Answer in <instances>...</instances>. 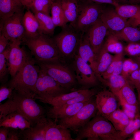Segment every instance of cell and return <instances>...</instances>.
<instances>
[{
    "mask_svg": "<svg viewBox=\"0 0 140 140\" xmlns=\"http://www.w3.org/2000/svg\"><path fill=\"white\" fill-rule=\"evenodd\" d=\"M140 68V65L136 62L128 58L124 60L121 74L127 79L130 74Z\"/></svg>",
    "mask_w": 140,
    "mask_h": 140,
    "instance_id": "cell-37",
    "label": "cell"
},
{
    "mask_svg": "<svg viewBox=\"0 0 140 140\" xmlns=\"http://www.w3.org/2000/svg\"><path fill=\"white\" fill-rule=\"evenodd\" d=\"M23 10L16 13L0 23V33L9 40H22L25 30L23 23Z\"/></svg>",
    "mask_w": 140,
    "mask_h": 140,
    "instance_id": "cell-11",
    "label": "cell"
},
{
    "mask_svg": "<svg viewBox=\"0 0 140 140\" xmlns=\"http://www.w3.org/2000/svg\"><path fill=\"white\" fill-rule=\"evenodd\" d=\"M107 36L106 39L103 46L107 51L115 54L123 53L124 48L117 37L108 31Z\"/></svg>",
    "mask_w": 140,
    "mask_h": 140,
    "instance_id": "cell-33",
    "label": "cell"
},
{
    "mask_svg": "<svg viewBox=\"0 0 140 140\" xmlns=\"http://www.w3.org/2000/svg\"><path fill=\"white\" fill-rule=\"evenodd\" d=\"M114 56L107 51L103 45L96 55V75L100 82L102 79V74L111 64Z\"/></svg>",
    "mask_w": 140,
    "mask_h": 140,
    "instance_id": "cell-24",
    "label": "cell"
},
{
    "mask_svg": "<svg viewBox=\"0 0 140 140\" xmlns=\"http://www.w3.org/2000/svg\"><path fill=\"white\" fill-rule=\"evenodd\" d=\"M36 62L41 69L63 88L71 91L82 89L68 64L60 61Z\"/></svg>",
    "mask_w": 140,
    "mask_h": 140,
    "instance_id": "cell-6",
    "label": "cell"
},
{
    "mask_svg": "<svg viewBox=\"0 0 140 140\" xmlns=\"http://www.w3.org/2000/svg\"><path fill=\"white\" fill-rule=\"evenodd\" d=\"M138 94V101L139 104L140 105V88L136 89Z\"/></svg>",
    "mask_w": 140,
    "mask_h": 140,
    "instance_id": "cell-51",
    "label": "cell"
},
{
    "mask_svg": "<svg viewBox=\"0 0 140 140\" xmlns=\"http://www.w3.org/2000/svg\"><path fill=\"white\" fill-rule=\"evenodd\" d=\"M123 58L119 60L111 75L121 74L123 68Z\"/></svg>",
    "mask_w": 140,
    "mask_h": 140,
    "instance_id": "cell-46",
    "label": "cell"
},
{
    "mask_svg": "<svg viewBox=\"0 0 140 140\" xmlns=\"http://www.w3.org/2000/svg\"><path fill=\"white\" fill-rule=\"evenodd\" d=\"M76 134L75 140H122L119 131L109 121L97 113Z\"/></svg>",
    "mask_w": 140,
    "mask_h": 140,
    "instance_id": "cell-3",
    "label": "cell"
},
{
    "mask_svg": "<svg viewBox=\"0 0 140 140\" xmlns=\"http://www.w3.org/2000/svg\"><path fill=\"white\" fill-rule=\"evenodd\" d=\"M127 79L129 83L134 87L140 80V68L131 73Z\"/></svg>",
    "mask_w": 140,
    "mask_h": 140,
    "instance_id": "cell-41",
    "label": "cell"
},
{
    "mask_svg": "<svg viewBox=\"0 0 140 140\" xmlns=\"http://www.w3.org/2000/svg\"><path fill=\"white\" fill-rule=\"evenodd\" d=\"M22 43L30 50L37 61H60L64 62L51 36L39 33L32 38L24 37Z\"/></svg>",
    "mask_w": 140,
    "mask_h": 140,
    "instance_id": "cell-4",
    "label": "cell"
},
{
    "mask_svg": "<svg viewBox=\"0 0 140 140\" xmlns=\"http://www.w3.org/2000/svg\"><path fill=\"white\" fill-rule=\"evenodd\" d=\"M124 51L130 56H138L140 55V43H129L124 48Z\"/></svg>",
    "mask_w": 140,
    "mask_h": 140,
    "instance_id": "cell-39",
    "label": "cell"
},
{
    "mask_svg": "<svg viewBox=\"0 0 140 140\" xmlns=\"http://www.w3.org/2000/svg\"><path fill=\"white\" fill-rule=\"evenodd\" d=\"M51 12V18L56 27H62L67 24L68 22L62 8L60 0L52 2Z\"/></svg>",
    "mask_w": 140,
    "mask_h": 140,
    "instance_id": "cell-31",
    "label": "cell"
},
{
    "mask_svg": "<svg viewBox=\"0 0 140 140\" xmlns=\"http://www.w3.org/2000/svg\"><path fill=\"white\" fill-rule=\"evenodd\" d=\"M133 134V137L129 140H140V130L136 131Z\"/></svg>",
    "mask_w": 140,
    "mask_h": 140,
    "instance_id": "cell-49",
    "label": "cell"
},
{
    "mask_svg": "<svg viewBox=\"0 0 140 140\" xmlns=\"http://www.w3.org/2000/svg\"><path fill=\"white\" fill-rule=\"evenodd\" d=\"M48 120L49 118L47 117L34 126L20 130L21 140H45V129Z\"/></svg>",
    "mask_w": 140,
    "mask_h": 140,
    "instance_id": "cell-20",
    "label": "cell"
},
{
    "mask_svg": "<svg viewBox=\"0 0 140 140\" xmlns=\"http://www.w3.org/2000/svg\"><path fill=\"white\" fill-rule=\"evenodd\" d=\"M97 113L106 118L118 108V100L116 95L109 90H99L95 95Z\"/></svg>",
    "mask_w": 140,
    "mask_h": 140,
    "instance_id": "cell-13",
    "label": "cell"
},
{
    "mask_svg": "<svg viewBox=\"0 0 140 140\" xmlns=\"http://www.w3.org/2000/svg\"><path fill=\"white\" fill-rule=\"evenodd\" d=\"M140 6V4H139V5Z\"/></svg>",
    "mask_w": 140,
    "mask_h": 140,
    "instance_id": "cell-55",
    "label": "cell"
},
{
    "mask_svg": "<svg viewBox=\"0 0 140 140\" xmlns=\"http://www.w3.org/2000/svg\"><path fill=\"white\" fill-rule=\"evenodd\" d=\"M100 19L110 32L115 33L121 31L128 22L116 12L115 9L106 6L103 9Z\"/></svg>",
    "mask_w": 140,
    "mask_h": 140,
    "instance_id": "cell-15",
    "label": "cell"
},
{
    "mask_svg": "<svg viewBox=\"0 0 140 140\" xmlns=\"http://www.w3.org/2000/svg\"><path fill=\"white\" fill-rule=\"evenodd\" d=\"M23 23L25 30L24 37L32 38L39 33L38 21L34 14L29 9L24 14Z\"/></svg>",
    "mask_w": 140,
    "mask_h": 140,
    "instance_id": "cell-23",
    "label": "cell"
},
{
    "mask_svg": "<svg viewBox=\"0 0 140 140\" xmlns=\"http://www.w3.org/2000/svg\"><path fill=\"white\" fill-rule=\"evenodd\" d=\"M78 1H88L99 4H107L111 5L115 7L119 4L114 0H77Z\"/></svg>",
    "mask_w": 140,
    "mask_h": 140,
    "instance_id": "cell-44",
    "label": "cell"
},
{
    "mask_svg": "<svg viewBox=\"0 0 140 140\" xmlns=\"http://www.w3.org/2000/svg\"><path fill=\"white\" fill-rule=\"evenodd\" d=\"M49 118L45 129V140H75L72 137L70 130Z\"/></svg>",
    "mask_w": 140,
    "mask_h": 140,
    "instance_id": "cell-17",
    "label": "cell"
},
{
    "mask_svg": "<svg viewBox=\"0 0 140 140\" xmlns=\"http://www.w3.org/2000/svg\"><path fill=\"white\" fill-rule=\"evenodd\" d=\"M74 74L76 80L83 89L99 87L101 83L91 67L77 54L68 64Z\"/></svg>",
    "mask_w": 140,
    "mask_h": 140,
    "instance_id": "cell-8",
    "label": "cell"
},
{
    "mask_svg": "<svg viewBox=\"0 0 140 140\" xmlns=\"http://www.w3.org/2000/svg\"><path fill=\"white\" fill-rule=\"evenodd\" d=\"M40 71L35 59L29 54L24 64L7 84L19 94L34 99L35 86Z\"/></svg>",
    "mask_w": 140,
    "mask_h": 140,
    "instance_id": "cell-2",
    "label": "cell"
},
{
    "mask_svg": "<svg viewBox=\"0 0 140 140\" xmlns=\"http://www.w3.org/2000/svg\"><path fill=\"white\" fill-rule=\"evenodd\" d=\"M10 128L2 127L0 128V140H7Z\"/></svg>",
    "mask_w": 140,
    "mask_h": 140,
    "instance_id": "cell-45",
    "label": "cell"
},
{
    "mask_svg": "<svg viewBox=\"0 0 140 140\" xmlns=\"http://www.w3.org/2000/svg\"><path fill=\"white\" fill-rule=\"evenodd\" d=\"M134 19L135 20L137 23L140 25V11L138 15Z\"/></svg>",
    "mask_w": 140,
    "mask_h": 140,
    "instance_id": "cell-50",
    "label": "cell"
},
{
    "mask_svg": "<svg viewBox=\"0 0 140 140\" xmlns=\"http://www.w3.org/2000/svg\"><path fill=\"white\" fill-rule=\"evenodd\" d=\"M115 8L117 13L127 20L129 18L134 19L140 11V6L138 4H119Z\"/></svg>",
    "mask_w": 140,
    "mask_h": 140,
    "instance_id": "cell-32",
    "label": "cell"
},
{
    "mask_svg": "<svg viewBox=\"0 0 140 140\" xmlns=\"http://www.w3.org/2000/svg\"><path fill=\"white\" fill-rule=\"evenodd\" d=\"M132 85L128 82L117 94L120 103H126L135 105L139 104Z\"/></svg>",
    "mask_w": 140,
    "mask_h": 140,
    "instance_id": "cell-30",
    "label": "cell"
},
{
    "mask_svg": "<svg viewBox=\"0 0 140 140\" xmlns=\"http://www.w3.org/2000/svg\"><path fill=\"white\" fill-rule=\"evenodd\" d=\"M90 100L66 106L49 107L46 111V116L57 123L59 120L70 117L75 115Z\"/></svg>",
    "mask_w": 140,
    "mask_h": 140,
    "instance_id": "cell-16",
    "label": "cell"
},
{
    "mask_svg": "<svg viewBox=\"0 0 140 140\" xmlns=\"http://www.w3.org/2000/svg\"><path fill=\"white\" fill-rule=\"evenodd\" d=\"M21 140L20 130L10 128L7 140Z\"/></svg>",
    "mask_w": 140,
    "mask_h": 140,
    "instance_id": "cell-42",
    "label": "cell"
},
{
    "mask_svg": "<svg viewBox=\"0 0 140 140\" xmlns=\"http://www.w3.org/2000/svg\"><path fill=\"white\" fill-rule=\"evenodd\" d=\"M33 98L21 95L14 90L12 96L0 105V119L11 113L17 112L25 117L31 127L46 117V111Z\"/></svg>",
    "mask_w": 140,
    "mask_h": 140,
    "instance_id": "cell-1",
    "label": "cell"
},
{
    "mask_svg": "<svg viewBox=\"0 0 140 140\" xmlns=\"http://www.w3.org/2000/svg\"><path fill=\"white\" fill-rule=\"evenodd\" d=\"M22 40L17 39L9 41L10 51L8 60L9 74L13 77L22 67L29 54L20 47Z\"/></svg>",
    "mask_w": 140,
    "mask_h": 140,
    "instance_id": "cell-12",
    "label": "cell"
},
{
    "mask_svg": "<svg viewBox=\"0 0 140 140\" xmlns=\"http://www.w3.org/2000/svg\"><path fill=\"white\" fill-rule=\"evenodd\" d=\"M10 51L9 45L5 50L0 53V82L1 84L7 83L9 73L8 60Z\"/></svg>",
    "mask_w": 140,
    "mask_h": 140,
    "instance_id": "cell-34",
    "label": "cell"
},
{
    "mask_svg": "<svg viewBox=\"0 0 140 140\" xmlns=\"http://www.w3.org/2000/svg\"><path fill=\"white\" fill-rule=\"evenodd\" d=\"M61 28V32L53 38L62 60L68 64L78 54L80 41L84 34L70 24Z\"/></svg>",
    "mask_w": 140,
    "mask_h": 140,
    "instance_id": "cell-5",
    "label": "cell"
},
{
    "mask_svg": "<svg viewBox=\"0 0 140 140\" xmlns=\"http://www.w3.org/2000/svg\"><path fill=\"white\" fill-rule=\"evenodd\" d=\"M108 33L107 28L100 19L84 33L96 55L102 47Z\"/></svg>",
    "mask_w": 140,
    "mask_h": 140,
    "instance_id": "cell-14",
    "label": "cell"
},
{
    "mask_svg": "<svg viewBox=\"0 0 140 140\" xmlns=\"http://www.w3.org/2000/svg\"><path fill=\"white\" fill-rule=\"evenodd\" d=\"M57 0H51V1L52 2H54L55 1Z\"/></svg>",
    "mask_w": 140,
    "mask_h": 140,
    "instance_id": "cell-54",
    "label": "cell"
},
{
    "mask_svg": "<svg viewBox=\"0 0 140 140\" xmlns=\"http://www.w3.org/2000/svg\"><path fill=\"white\" fill-rule=\"evenodd\" d=\"M37 98H47L55 97L72 92L60 86L52 78L40 68L35 86Z\"/></svg>",
    "mask_w": 140,
    "mask_h": 140,
    "instance_id": "cell-10",
    "label": "cell"
},
{
    "mask_svg": "<svg viewBox=\"0 0 140 140\" xmlns=\"http://www.w3.org/2000/svg\"><path fill=\"white\" fill-rule=\"evenodd\" d=\"M140 4V0H135L133 4Z\"/></svg>",
    "mask_w": 140,
    "mask_h": 140,
    "instance_id": "cell-52",
    "label": "cell"
},
{
    "mask_svg": "<svg viewBox=\"0 0 140 140\" xmlns=\"http://www.w3.org/2000/svg\"><path fill=\"white\" fill-rule=\"evenodd\" d=\"M128 82L127 79L121 74L111 75L101 82L102 85L108 87L109 90L115 95Z\"/></svg>",
    "mask_w": 140,
    "mask_h": 140,
    "instance_id": "cell-28",
    "label": "cell"
},
{
    "mask_svg": "<svg viewBox=\"0 0 140 140\" xmlns=\"http://www.w3.org/2000/svg\"><path fill=\"white\" fill-rule=\"evenodd\" d=\"M78 54L84 61L91 67L96 74V55L93 52L87 38L84 34L83 35L80 41Z\"/></svg>",
    "mask_w": 140,
    "mask_h": 140,
    "instance_id": "cell-19",
    "label": "cell"
},
{
    "mask_svg": "<svg viewBox=\"0 0 140 140\" xmlns=\"http://www.w3.org/2000/svg\"><path fill=\"white\" fill-rule=\"evenodd\" d=\"M119 4H133L135 0H114Z\"/></svg>",
    "mask_w": 140,
    "mask_h": 140,
    "instance_id": "cell-48",
    "label": "cell"
},
{
    "mask_svg": "<svg viewBox=\"0 0 140 140\" xmlns=\"http://www.w3.org/2000/svg\"><path fill=\"white\" fill-rule=\"evenodd\" d=\"M112 124L118 131H123L128 124L130 119L122 110L119 108L106 118Z\"/></svg>",
    "mask_w": 140,
    "mask_h": 140,
    "instance_id": "cell-27",
    "label": "cell"
},
{
    "mask_svg": "<svg viewBox=\"0 0 140 140\" xmlns=\"http://www.w3.org/2000/svg\"><path fill=\"white\" fill-rule=\"evenodd\" d=\"M19 0H0V23L15 13L23 10Z\"/></svg>",
    "mask_w": 140,
    "mask_h": 140,
    "instance_id": "cell-21",
    "label": "cell"
},
{
    "mask_svg": "<svg viewBox=\"0 0 140 140\" xmlns=\"http://www.w3.org/2000/svg\"><path fill=\"white\" fill-rule=\"evenodd\" d=\"M140 128V116L136 118L130 120L128 124L123 130L119 131L122 140L130 137Z\"/></svg>",
    "mask_w": 140,
    "mask_h": 140,
    "instance_id": "cell-36",
    "label": "cell"
},
{
    "mask_svg": "<svg viewBox=\"0 0 140 140\" xmlns=\"http://www.w3.org/2000/svg\"><path fill=\"white\" fill-rule=\"evenodd\" d=\"M52 2L51 0H34L27 9L33 13L40 12L50 16Z\"/></svg>",
    "mask_w": 140,
    "mask_h": 140,
    "instance_id": "cell-35",
    "label": "cell"
},
{
    "mask_svg": "<svg viewBox=\"0 0 140 140\" xmlns=\"http://www.w3.org/2000/svg\"><path fill=\"white\" fill-rule=\"evenodd\" d=\"M112 33L120 40L129 43H137L140 41V30L134 27L130 26L129 24L121 31Z\"/></svg>",
    "mask_w": 140,
    "mask_h": 140,
    "instance_id": "cell-29",
    "label": "cell"
},
{
    "mask_svg": "<svg viewBox=\"0 0 140 140\" xmlns=\"http://www.w3.org/2000/svg\"><path fill=\"white\" fill-rule=\"evenodd\" d=\"M34 0H19L24 7L27 9Z\"/></svg>",
    "mask_w": 140,
    "mask_h": 140,
    "instance_id": "cell-47",
    "label": "cell"
},
{
    "mask_svg": "<svg viewBox=\"0 0 140 140\" xmlns=\"http://www.w3.org/2000/svg\"><path fill=\"white\" fill-rule=\"evenodd\" d=\"M4 127L23 130L31 127L30 122L16 112L8 114L0 119V127Z\"/></svg>",
    "mask_w": 140,
    "mask_h": 140,
    "instance_id": "cell-18",
    "label": "cell"
},
{
    "mask_svg": "<svg viewBox=\"0 0 140 140\" xmlns=\"http://www.w3.org/2000/svg\"><path fill=\"white\" fill-rule=\"evenodd\" d=\"M138 58L137 59V62L140 65V55L138 56Z\"/></svg>",
    "mask_w": 140,
    "mask_h": 140,
    "instance_id": "cell-53",
    "label": "cell"
},
{
    "mask_svg": "<svg viewBox=\"0 0 140 140\" xmlns=\"http://www.w3.org/2000/svg\"><path fill=\"white\" fill-rule=\"evenodd\" d=\"M85 89H80L69 93L62 94L55 97L47 98H38L36 99L40 101L57 107L63 105L68 101L77 96L83 92Z\"/></svg>",
    "mask_w": 140,
    "mask_h": 140,
    "instance_id": "cell-25",
    "label": "cell"
},
{
    "mask_svg": "<svg viewBox=\"0 0 140 140\" xmlns=\"http://www.w3.org/2000/svg\"><path fill=\"white\" fill-rule=\"evenodd\" d=\"M123 58V52L115 54L114 56L111 64L106 70L101 75L102 79L101 82L102 80L107 79L111 75L118 61Z\"/></svg>",
    "mask_w": 140,
    "mask_h": 140,
    "instance_id": "cell-38",
    "label": "cell"
},
{
    "mask_svg": "<svg viewBox=\"0 0 140 140\" xmlns=\"http://www.w3.org/2000/svg\"><path fill=\"white\" fill-rule=\"evenodd\" d=\"M94 97L75 115L70 117L59 120L57 123L76 133L97 113L98 109Z\"/></svg>",
    "mask_w": 140,
    "mask_h": 140,
    "instance_id": "cell-9",
    "label": "cell"
},
{
    "mask_svg": "<svg viewBox=\"0 0 140 140\" xmlns=\"http://www.w3.org/2000/svg\"><path fill=\"white\" fill-rule=\"evenodd\" d=\"M61 6L65 17L69 24L74 27L79 13L77 0H60Z\"/></svg>",
    "mask_w": 140,
    "mask_h": 140,
    "instance_id": "cell-22",
    "label": "cell"
},
{
    "mask_svg": "<svg viewBox=\"0 0 140 140\" xmlns=\"http://www.w3.org/2000/svg\"><path fill=\"white\" fill-rule=\"evenodd\" d=\"M14 90L9 86L6 83L1 84L0 88V103L10 98L12 95Z\"/></svg>",
    "mask_w": 140,
    "mask_h": 140,
    "instance_id": "cell-40",
    "label": "cell"
},
{
    "mask_svg": "<svg viewBox=\"0 0 140 140\" xmlns=\"http://www.w3.org/2000/svg\"><path fill=\"white\" fill-rule=\"evenodd\" d=\"M9 40L4 35L0 34V53L3 52L9 44Z\"/></svg>",
    "mask_w": 140,
    "mask_h": 140,
    "instance_id": "cell-43",
    "label": "cell"
},
{
    "mask_svg": "<svg viewBox=\"0 0 140 140\" xmlns=\"http://www.w3.org/2000/svg\"><path fill=\"white\" fill-rule=\"evenodd\" d=\"M78 1L79 13L74 27L84 34L100 19L106 4H99L88 1Z\"/></svg>",
    "mask_w": 140,
    "mask_h": 140,
    "instance_id": "cell-7",
    "label": "cell"
},
{
    "mask_svg": "<svg viewBox=\"0 0 140 140\" xmlns=\"http://www.w3.org/2000/svg\"><path fill=\"white\" fill-rule=\"evenodd\" d=\"M34 14L38 23L39 33L52 36L56 27L51 16L40 12Z\"/></svg>",
    "mask_w": 140,
    "mask_h": 140,
    "instance_id": "cell-26",
    "label": "cell"
}]
</instances>
